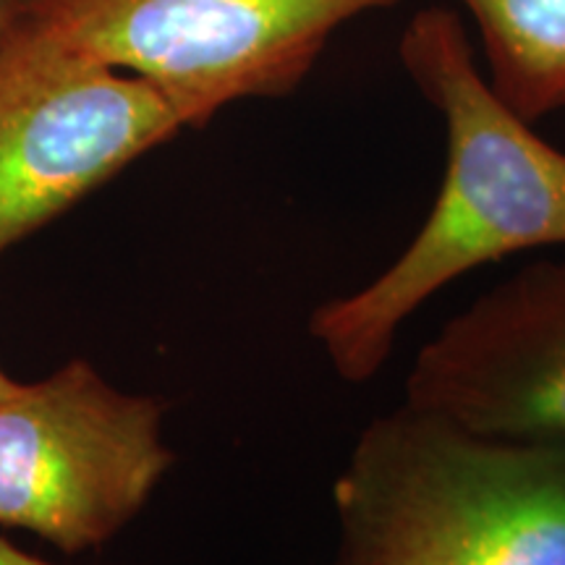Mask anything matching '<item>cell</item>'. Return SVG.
I'll use <instances>...</instances> for the list:
<instances>
[{
    "mask_svg": "<svg viewBox=\"0 0 565 565\" xmlns=\"http://www.w3.org/2000/svg\"><path fill=\"white\" fill-rule=\"evenodd\" d=\"M490 68V87L529 124L565 110V0H461Z\"/></svg>",
    "mask_w": 565,
    "mask_h": 565,
    "instance_id": "52a82bcc",
    "label": "cell"
},
{
    "mask_svg": "<svg viewBox=\"0 0 565 565\" xmlns=\"http://www.w3.org/2000/svg\"><path fill=\"white\" fill-rule=\"evenodd\" d=\"M404 0H19L17 17L68 51L139 76L181 126L282 97L351 19Z\"/></svg>",
    "mask_w": 565,
    "mask_h": 565,
    "instance_id": "3957f363",
    "label": "cell"
},
{
    "mask_svg": "<svg viewBox=\"0 0 565 565\" xmlns=\"http://www.w3.org/2000/svg\"><path fill=\"white\" fill-rule=\"evenodd\" d=\"M17 9H19V0H0V40L6 38L9 26L17 19Z\"/></svg>",
    "mask_w": 565,
    "mask_h": 565,
    "instance_id": "9c48e42d",
    "label": "cell"
},
{
    "mask_svg": "<svg viewBox=\"0 0 565 565\" xmlns=\"http://www.w3.org/2000/svg\"><path fill=\"white\" fill-rule=\"evenodd\" d=\"M335 565H565V445L377 416L335 479Z\"/></svg>",
    "mask_w": 565,
    "mask_h": 565,
    "instance_id": "7a4b0ae2",
    "label": "cell"
},
{
    "mask_svg": "<svg viewBox=\"0 0 565 565\" xmlns=\"http://www.w3.org/2000/svg\"><path fill=\"white\" fill-rule=\"evenodd\" d=\"M398 55L448 134L443 186L401 257L362 291L322 303L312 335L349 383L383 370L401 324L429 296L508 254L565 244V152L482 79L463 21L445 6L414 13Z\"/></svg>",
    "mask_w": 565,
    "mask_h": 565,
    "instance_id": "6da1fadb",
    "label": "cell"
},
{
    "mask_svg": "<svg viewBox=\"0 0 565 565\" xmlns=\"http://www.w3.org/2000/svg\"><path fill=\"white\" fill-rule=\"evenodd\" d=\"M181 129L145 79L13 19L0 40V252Z\"/></svg>",
    "mask_w": 565,
    "mask_h": 565,
    "instance_id": "5b68a950",
    "label": "cell"
},
{
    "mask_svg": "<svg viewBox=\"0 0 565 565\" xmlns=\"http://www.w3.org/2000/svg\"><path fill=\"white\" fill-rule=\"evenodd\" d=\"M0 565H53V563L21 553V550H17L11 542H6L3 536H0Z\"/></svg>",
    "mask_w": 565,
    "mask_h": 565,
    "instance_id": "ba28073f",
    "label": "cell"
},
{
    "mask_svg": "<svg viewBox=\"0 0 565 565\" xmlns=\"http://www.w3.org/2000/svg\"><path fill=\"white\" fill-rule=\"evenodd\" d=\"M162 408L124 395L87 362L0 398V524L63 553L108 542L171 466Z\"/></svg>",
    "mask_w": 565,
    "mask_h": 565,
    "instance_id": "277c9868",
    "label": "cell"
},
{
    "mask_svg": "<svg viewBox=\"0 0 565 565\" xmlns=\"http://www.w3.org/2000/svg\"><path fill=\"white\" fill-rule=\"evenodd\" d=\"M406 406L475 435L565 445V259L534 263L416 353Z\"/></svg>",
    "mask_w": 565,
    "mask_h": 565,
    "instance_id": "8992f818",
    "label": "cell"
},
{
    "mask_svg": "<svg viewBox=\"0 0 565 565\" xmlns=\"http://www.w3.org/2000/svg\"><path fill=\"white\" fill-rule=\"evenodd\" d=\"M17 391H19L17 380H11L9 374L0 372V398H6V395H11V393H17Z\"/></svg>",
    "mask_w": 565,
    "mask_h": 565,
    "instance_id": "30bf717a",
    "label": "cell"
}]
</instances>
